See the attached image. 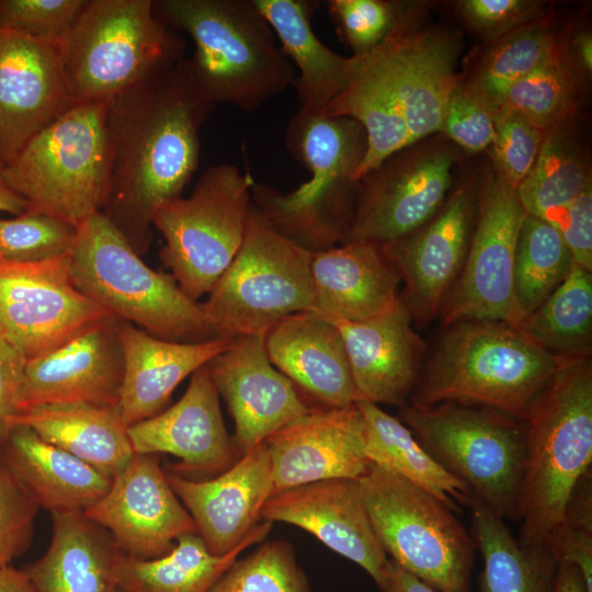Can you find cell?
Returning <instances> with one entry per match:
<instances>
[{"label":"cell","instance_id":"29","mask_svg":"<svg viewBox=\"0 0 592 592\" xmlns=\"http://www.w3.org/2000/svg\"><path fill=\"white\" fill-rule=\"evenodd\" d=\"M310 274V311L327 320L365 321L391 310L400 298L397 273L371 242L348 241L311 253Z\"/></svg>","mask_w":592,"mask_h":592},{"label":"cell","instance_id":"45","mask_svg":"<svg viewBox=\"0 0 592 592\" xmlns=\"http://www.w3.org/2000/svg\"><path fill=\"white\" fill-rule=\"evenodd\" d=\"M328 12L341 41L355 55L379 47L391 33L400 5L383 0H329Z\"/></svg>","mask_w":592,"mask_h":592},{"label":"cell","instance_id":"3","mask_svg":"<svg viewBox=\"0 0 592 592\" xmlns=\"http://www.w3.org/2000/svg\"><path fill=\"white\" fill-rule=\"evenodd\" d=\"M570 358L546 352L508 322L459 320L443 326L408 403L479 405L524 421L537 395Z\"/></svg>","mask_w":592,"mask_h":592},{"label":"cell","instance_id":"42","mask_svg":"<svg viewBox=\"0 0 592 592\" xmlns=\"http://www.w3.org/2000/svg\"><path fill=\"white\" fill-rule=\"evenodd\" d=\"M571 83L561 57L483 99L493 109L519 113L542 130L570 110Z\"/></svg>","mask_w":592,"mask_h":592},{"label":"cell","instance_id":"48","mask_svg":"<svg viewBox=\"0 0 592 592\" xmlns=\"http://www.w3.org/2000/svg\"><path fill=\"white\" fill-rule=\"evenodd\" d=\"M38 510L35 499L0 459V568L31 546Z\"/></svg>","mask_w":592,"mask_h":592},{"label":"cell","instance_id":"6","mask_svg":"<svg viewBox=\"0 0 592 592\" xmlns=\"http://www.w3.org/2000/svg\"><path fill=\"white\" fill-rule=\"evenodd\" d=\"M70 273L76 287L111 316L155 337L177 342L223 338L202 304L172 275L149 267L101 212L77 227Z\"/></svg>","mask_w":592,"mask_h":592},{"label":"cell","instance_id":"27","mask_svg":"<svg viewBox=\"0 0 592 592\" xmlns=\"http://www.w3.org/2000/svg\"><path fill=\"white\" fill-rule=\"evenodd\" d=\"M273 366L322 408H342L357 400L346 352L337 327L315 314L289 315L264 333Z\"/></svg>","mask_w":592,"mask_h":592},{"label":"cell","instance_id":"53","mask_svg":"<svg viewBox=\"0 0 592 592\" xmlns=\"http://www.w3.org/2000/svg\"><path fill=\"white\" fill-rule=\"evenodd\" d=\"M386 592H439L388 558Z\"/></svg>","mask_w":592,"mask_h":592},{"label":"cell","instance_id":"58","mask_svg":"<svg viewBox=\"0 0 592 592\" xmlns=\"http://www.w3.org/2000/svg\"><path fill=\"white\" fill-rule=\"evenodd\" d=\"M110 592H123V591L118 589L116 585H114Z\"/></svg>","mask_w":592,"mask_h":592},{"label":"cell","instance_id":"57","mask_svg":"<svg viewBox=\"0 0 592 592\" xmlns=\"http://www.w3.org/2000/svg\"><path fill=\"white\" fill-rule=\"evenodd\" d=\"M579 59L587 71L592 69V38L589 33L580 34L574 43Z\"/></svg>","mask_w":592,"mask_h":592},{"label":"cell","instance_id":"33","mask_svg":"<svg viewBox=\"0 0 592 592\" xmlns=\"http://www.w3.org/2000/svg\"><path fill=\"white\" fill-rule=\"evenodd\" d=\"M13 425L31 428L55 445L113 478L134 455L118 408L91 405L41 406L18 411Z\"/></svg>","mask_w":592,"mask_h":592},{"label":"cell","instance_id":"41","mask_svg":"<svg viewBox=\"0 0 592 592\" xmlns=\"http://www.w3.org/2000/svg\"><path fill=\"white\" fill-rule=\"evenodd\" d=\"M559 57L557 39L548 27L523 25L490 53L468 88L486 100Z\"/></svg>","mask_w":592,"mask_h":592},{"label":"cell","instance_id":"23","mask_svg":"<svg viewBox=\"0 0 592 592\" xmlns=\"http://www.w3.org/2000/svg\"><path fill=\"white\" fill-rule=\"evenodd\" d=\"M134 453L170 454L181 462L175 474L223 473L239 453L220 411L219 395L207 364L192 375L184 395L169 409L127 428Z\"/></svg>","mask_w":592,"mask_h":592},{"label":"cell","instance_id":"14","mask_svg":"<svg viewBox=\"0 0 592 592\" xmlns=\"http://www.w3.org/2000/svg\"><path fill=\"white\" fill-rule=\"evenodd\" d=\"M109 317L73 284L70 254L41 262L0 260V330L26 361Z\"/></svg>","mask_w":592,"mask_h":592},{"label":"cell","instance_id":"32","mask_svg":"<svg viewBox=\"0 0 592 592\" xmlns=\"http://www.w3.org/2000/svg\"><path fill=\"white\" fill-rule=\"evenodd\" d=\"M45 554L22 571L36 592H110L121 553L112 535L83 512L54 513Z\"/></svg>","mask_w":592,"mask_h":592},{"label":"cell","instance_id":"24","mask_svg":"<svg viewBox=\"0 0 592 592\" xmlns=\"http://www.w3.org/2000/svg\"><path fill=\"white\" fill-rule=\"evenodd\" d=\"M166 475L208 550L218 556L234 550L259 524L262 509L274 493L264 442L213 479L194 480L172 471Z\"/></svg>","mask_w":592,"mask_h":592},{"label":"cell","instance_id":"19","mask_svg":"<svg viewBox=\"0 0 592 592\" xmlns=\"http://www.w3.org/2000/svg\"><path fill=\"white\" fill-rule=\"evenodd\" d=\"M261 519L298 526L362 567L386 592V555L372 524L357 479L332 478L275 492Z\"/></svg>","mask_w":592,"mask_h":592},{"label":"cell","instance_id":"2","mask_svg":"<svg viewBox=\"0 0 592 592\" xmlns=\"http://www.w3.org/2000/svg\"><path fill=\"white\" fill-rule=\"evenodd\" d=\"M285 144L310 179L286 194L254 181L251 203L276 232L310 253L342 244L360 194L355 171L367 147L363 127L300 106L286 125Z\"/></svg>","mask_w":592,"mask_h":592},{"label":"cell","instance_id":"50","mask_svg":"<svg viewBox=\"0 0 592 592\" xmlns=\"http://www.w3.org/2000/svg\"><path fill=\"white\" fill-rule=\"evenodd\" d=\"M576 263L592 271V187L588 186L554 225Z\"/></svg>","mask_w":592,"mask_h":592},{"label":"cell","instance_id":"22","mask_svg":"<svg viewBox=\"0 0 592 592\" xmlns=\"http://www.w3.org/2000/svg\"><path fill=\"white\" fill-rule=\"evenodd\" d=\"M264 443L274 493L325 479H360L371 463L365 454L364 422L356 402L342 408H310Z\"/></svg>","mask_w":592,"mask_h":592},{"label":"cell","instance_id":"43","mask_svg":"<svg viewBox=\"0 0 592 592\" xmlns=\"http://www.w3.org/2000/svg\"><path fill=\"white\" fill-rule=\"evenodd\" d=\"M208 592H310V587L291 544L276 539L236 560Z\"/></svg>","mask_w":592,"mask_h":592},{"label":"cell","instance_id":"40","mask_svg":"<svg viewBox=\"0 0 592 592\" xmlns=\"http://www.w3.org/2000/svg\"><path fill=\"white\" fill-rule=\"evenodd\" d=\"M590 185V174L579 157L560 136L550 135L543 140L533 167L515 191L526 214L554 225Z\"/></svg>","mask_w":592,"mask_h":592},{"label":"cell","instance_id":"37","mask_svg":"<svg viewBox=\"0 0 592 592\" xmlns=\"http://www.w3.org/2000/svg\"><path fill=\"white\" fill-rule=\"evenodd\" d=\"M364 422V448L375 463L431 493L454 512L473 497L468 487L449 474L398 418L367 400L355 401Z\"/></svg>","mask_w":592,"mask_h":592},{"label":"cell","instance_id":"56","mask_svg":"<svg viewBox=\"0 0 592 592\" xmlns=\"http://www.w3.org/2000/svg\"><path fill=\"white\" fill-rule=\"evenodd\" d=\"M25 210H27L26 202L5 182L3 177V164L0 163V212L16 216Z\"/></svg>","mask_w":592,"mask_h":592},{"label":"cell","instance_id":"54","mask_svg":"<svg viewBox=\"0 0 592 592\" xmlns=\"http://www.w3.org/2000/svg\"><path fill=\"white\" fill-rule=\"evenodd\" d=\"M554 592H588L579 570L565 562L557 567Z\"/></svg>","mask_w":592,"mask_h":592},{"label":"cell","instance_id":"20","mask_svg":"<svg viewBox=\"0 0 592 592\" xmlns=\"http://www.w3.org/2000/svg\"><path fill=\"white\" fill-rule=\"evenodd\" d=\"M207 367L234 419L232 441L240 454L310 410L294 384L270 362L263 334L234 338Z\"/></svg>","mask_w":592,"mask_h":592},{"label":"cell","instance_id":"38","mask_svg":"<svg viewBox=\"0 0 592 592\" xmlns=\"http://www.w3.org/2000/svg\"><path fill=\"white\" fill-rule=\"evenodd\" d=\"M517 329L556 356L591 355L592 271L573 262L561 284Z\"/></svg>","mask_w":592,"mask_h":592},{"label":"cell","instance_id":"44","mask_svg":"<svg viewBox=\"0 0 592 592\" xmlns=\"http://www.w3.org/2000/svg\"><path fill=\"white\" fill-rule=\"evenodd\" d=\"M77 226L48 214L25 210L0 219V260L41 262L69 255Z\"/></svg>","mask_w":592,"mask_h":592},{"label":"cell","instance_id":"26","mask_svg":"<svg viewBox=\"0 0 592 592\" xmlns=\"http://www.w3.org/2000/svg\"><path fill=\"white\" fill-rule=\"evenodd\" d=\"M457 50L456 39L447 33L409 31L399 11L387 52L409 145L441 130L449 95L458 84Z\"/></svg>","mask_w":592,"mask_h":592},{"label":"cell","instance_id":"52","mask_svg":"<svg viewBox=\"0 0 592 592\" xmlns=\"http://www.w3.org/2000/svg\"><path fill=\"white\" fill-rule=\"evenodd\" d=\"M26 360L0 330V449L11 431Z\"/></svg>","mask_w":592,"mask_h":592},{"label":"cell","instance_id":"47","mask_svg":"<svg viewBox=\"0 0 592 592\" xmlns=\"http://www.w3.org/2000/svg\"><path fill=\"white\" fill-rule=\"evenodd\" d=\"M87 0H0V30L59 43Z\"/></svg>","mask_w":592,"mask_h":592},{"label":"cell","instance_id":"17","mask_svg":"<svg viewBox=\"0 0 592 592\" xmlns=\"http://www.w3.org/2000/svg\"><path fill=\"white\" fill-rule=\"evenodd\" d=\"M84 514L112 535L122 553L141 559L161 557L180 536L197 533L157 454L134 453L105 496Z\"/></svg>","mask_w":592,"mask_h":592},{"label":"cell","instance_id":"34","mask_svg":"<svg viewBox=\"0 0 592 592\" xmlns=\"http://www.w3.org/2000/svg\"><path fill=\"white\" fill-rule=\"evenodd\" d=\"M326 112L330 116L350 117L365 132L367 147L355 171L358 181L390 156L410 146L394 88L387 38L364 56L354 78L329 103Z\"/></svg>","mask_w":592,"mask_h":592},{"label":"cell","instance_id":"11","mask_svg":"<svg viewBox=\"0 0 592 592\" xmlns=\"http://www.w3.org/2000/svg\"><path fill=\"white\" fill-rule=\"evenodd\" d=\"M311 253L276 232L251 203L241 246L202 304L223 338L263 334L312 308Z\"/></svg>","mask_w":592,"mask_h":592},{"label":"cell","instance_id":"12","mask_svg":"<svg viewBox=\"0 0 592 592\" xmlns=\"http://www.w3.org/2000/svg\"><path fill=\"white\" fill-rule=\"evenodd\" d=\"M254 181L237 166L219 163L204 171L189 197L170 200L153 214L166 242L160 259L192 299L209 293L238 252Z\"/></svg>","mask_w":592,"mask_h":592},{"label":"cell","instance_id":"4","mask_svg":"<svg viewBox=\"0 0 592 592\" xmlns=\"http://www.w3.org/2000/svg\"><path fill=\"white\" fill-rule=\"evenodd\" d=\"M153 9L192 38L190 66L214 104L254 112L294 84L295 68L253 0H156Z\"/></svg>","mask_w":592,"mask_h":592},{"label":"cell","instance_id":"21","mask_svg":"<svg viewBox=\"0 0 592 592\" xmlns=\"http://www.w3.org/2000/svg\"><path fill=\"white\" fill-rule=\"evenodd\" d=\"M116 326L117 319L109 317L61 346L26 361L18 411L57 405L116 407L124 375Z\"/></svg>","mask_w":592,"mask_h":592},{"label":"cell","instance_id":"15","mask_svg":"<svg viewBox=\"0 0 592 592\" xmlns=\"http://www.w3.org/2000/svg\"><path fill=\"white\" fill-rule=\"evenodd\" d=\"M477 203L475 187H459L424 225L379 246L383 257L403 282L399 296L418 327L437 318L462 271Z\"/></svg>","mask_w":592,"mask_h":592},{"label":"cell","instance_id":"36","mask_svg":"<svg viewBox=\"0 0 592 592\" xmlns=\"http://www.w3.org/2000/svg\"><path fill=\"white\" fill-rule=\"evenodd\" d=\"M466 505L483 561L480 592H554L558 562L549 545H523L480 501L471 497Z\"/></svg>","mask_w":592,"mask_h":592},{"label":"cell","instance_id":"46","mask_svg":"<svg viewBox=\"0 0 592 592\" xmlns=\"http://www.w3.org/2000/svg\"><path fill=\"white\" fill-rule=\"evenodd\" d=\"M493 119L491 147L498 175L516 189L537 158L543 130L523 115L503 109H493Z\"/></svg>","mask_w":592,"mask_h":592},{"label":"cell","instance_id":"49","mask_svg":"<svg viewBox=\"0 0 592 592\" xmlns=\"http://www.w3.org/2000/svg\"><path fill=\"white\" fill-rule=\"evenodd\" d=\"M451 139L469 151L491 146L494 137L493 109L468 87L452 91L442 128Z\"/></svg>","mask_w":592,"mask_h":592},{"label":"cell","instance_id":"10","mask_svg":"<svg viewBox=\"0 0 592 592\" xmlns=\"http://www.w3.org/2000/svg\"><path fill=\"white\" fill-rule=\"evenodd\" d=\"M357 480L389 559L439 592H470L476 547L453 510L372 462Z\"/></svg>","mask_w":592,"mask_h":592},{"label":"cell","instance_id":"1","mask_svg":"<svg viewBox=\"0 0 592 592\" xmlns=\"http://www.w3.org/2000/svg\"><path fill=\"white\" fill-rule=\"evenodd\" d=\"M214 106L189 58L107 101L109 185L101 213L138 254L150 246L156 210L179 197L195 173L200 132Z\"/></svg>","mask_w":592,"mask_h":592},{"label":"cell","instance_id":"51","mask_svg":"<svg viewBox=\"0 0 592 592\" xmlns=\"http://www.w3.org/2000/svg\"><path fill=\"white\" fill-rule=\"evenodd\" d=\"M460 8L473 26L499 35L528 20L535 12L536 3L521 0H466L460 2Z\"/></svg>","mask_w":592,"mask_h":592},{"label":"cell","instance_id":"16","mask_svg":"<svg viewBox=\"0 0 592 592\" xmlns=\"http://www.w3.org/2000/svg\"><path fill=\"white\" fill-rule=\"evenodd\" d=\"M453 156L447 149L396 152L361 179L350 230L344 239L377 246L429 221L447 200ZM343 242V243H344Z\"/></svg>","mask_w":592,"mask_h":592},{"label":"cell","instance_id":"30","mask_svg":"<svg viewBox=\"0 0 592 592\" xmlns=\"http://www.w3.org/2000/svg\"><path fill=\"white\" fill-rule=\"evenodd\" d=\"M0 459L35 499L54 513L86 512L109 491L112 478L42 440L26 425H13Z\"/></svg>","mask_w":592,"mask_h":592},{"label":"cell","instance_id":"9","mask_svg":"<svg viewBox=\"0 0 592 592\" xmlns=\"http://www.w3.org/2000/svg\"><path fill=\"white\" fill-rule=\"evenodd\" d=\"M110 166L107 102H76L3 166L27 210L79 226L103 209Z\"/></svg>","mask_w":592,"mask_h":592},{"label":"cell","instance_id":"8","mask_svg":"<svg viewBox=\"0 0 592 592\" xmlns=\"http://www.w3.org/2000/svg\"><path fill=\"white\" fill-rule=\"evenodd\" d=\"M398 419L473 498L501 519L519 522L527 456L524 421L457 401L406 403Z\"/></svg>","mask_w":592,"mask_h":592},{"label":"cell","instance_id":"39","mask_svg":"<svg viewBox=\"0 0 592 592\" xmlns=\"http://www.w3.org/2000/svg\"><path fill=\"white\" fill-rule=\"evenodd\" d=\"M573 262L558 229L543 218L526 214L513 266L514 298L523 319L561 284Z\"/></svg>","mask_w":592,"mask_h":592},{"label":"cell","instance_id":"55","mask_svg":"<svg viewBox=\"0 0 592 592\" xmlns=\"http://www.w3.org/2000/svg\"><path fill=\"white\" fill-rule=\"evenodd\" d=\"M0 592H36L22 569L0 568Z\"/></svg>","mask_w":592,"mask_h":592},{"label":"cell","instance_id":"13","mask_svg":"<svg viewBox=\"0 0 592 592\" xmlns=\"http://www.w3.org/2000/svg\"><path fill=\"white\" fill-rule=\"evenodd\" d=\"M525 215L515 189L491 175L478 192L466 258L437 316L442 326L473 319L519 327L523 318L514 298L513 266Z\"/></svg>","mask_w":592,"mask_h":592},{"label":"cell","instance_id":"28","mask_svg":"<svg viewBox=\"0 0 592 592\" xmlns=\"http://www.w3.org/2000/svg\"><path fill=\"white\" fill-rule=\"evenodd\" d=\"M116 328L124 360L117 408L127 428L161 412L177 386L232 341H170L119 319Z\"/></svg>","mask_w":592,"mask_h":592},{"label":"cell","instance_id":"25","mask_svg":"<svg viewBox=\"0 0 592 592\" xmlns=\"http://www.w3.org/2000/svg\"><path fill=\"white\" fill-rule=\"evenodd\" d=\"M341 333L357 400L401 407L418 383L426 345L401 299L365 321L328 320Z\"/></svg>","mask_w":592,"mask_h":592},{"label":"cell","instance_id":"5","mask_svg":"<svg viewBox=\"0 0 592 592\" xmlns=\"http://www.w3.org/2000/svg\"><path fill=\"white\" fill-rule=\"evenodd\" d=\"M524 422L527 456L516 538L523 545H548L573 489L592 467L591 355L566 362Z\"/></svg>","mask_w":592,"mask_h":592},{"label":"cell","instance_id":"31","mask_svg":"<svg viewBox=\"0 0 592 592\" xmlns=\"http://www.w3.org/2000/svg\"><path fill=\"white\" fill-rule=\"evenodd\" d=\"M281 48L298 70L294 81L300 106L326 110L351 82L364 55L343 57L325 45L312 30L320 1L253 0Z\"/></svg>","mask_w":592,"mask_h":592},{"label":"cell","instance_id":"18","mask_svg":"<svg viewBox=\"0 0 592 592\" xmlns=\"http://www.w3.org/2000/svg\"><path fill=\"white\" fill-rule=\"evenodd\" d=\"M75 103L59 43L0 30L1 164Z\"/></svg>","mask_w":592,"mask_h":592},{"label":"cell","instance_id":"7","mask_svg":"<svg viewBox=\"0 0 592 592\" xmlns=\"http://www.w3.org/2000/svg\"><path fill=\"white\" fill-rule=\"evenodd\" d=\"M152 0H87L59 42L75 102H107L184 58Z\"/></svg>","mask_w":592,"mask_h":592},{"label":"cell","instance_id":"35","mask_svg":"<svg viewBox=\"0 0 592 592\" xmlns=\"http://www.w3.org/2000/svg\"><path fill=\"white\" fill-rule=\"evenodd\" d=\"M272 523L263 520L223 556L212 554L198 533L180 536L168 554L153 559L121 551L114 565V584L123 592H208L242 550L266 537Z\"/></svg>","mask_w":592,"mask_h":592}]
</instances>
